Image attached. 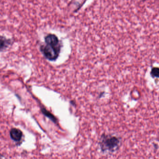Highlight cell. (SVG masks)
<instances>
[{"label": "cell", "mask_w": 159, "mask_h": 159, "mask_svg": "<svg viewBox=\"0 0 159 159\" xmlns=\"http://www.w3.org/2000/svg\"><path fill=\"white\" fill-rule=\"evenodd\" d=\"M45 44L41 47V51L48 60L55 61L57 58L61 51V45L57 37L49 34L45 39Z\"/></svg>", "instance_id": "1"}, {"label": "cell", "mask_w": 159, "mask_h": 159, "mask_svg": "<svg viewBox=\"0 0 159 159\" xmlns=\"http://www.w3.org/2000/svg\"><path fill=\"white\" fill-rule=\"evenodd\" d=\"M120 138L111 134H103L100 139V148L103 152L113 153L116 151L120 145Z\"/></svg>", "instance_id": "2"}, {"label": "cell", "mask_w": 159, "mask_h": 159, "mask_svg": "<svg viewBox=\"0 0 159 159\" xmlns=\"http://www.w3.org/2000/svg\"><path fill=\"white\" fill-rule=\"evenodd\" d=\"M10 137L14 141L19 142L22 138V133L19 129L14 128L12 129L10 131Z\"/></svg>", "instance_id": "3"}, {"label": "cell", "mask_w": 159, "mask_h": 159, "mask_svg": "<svg viewBox=\"0 0 159 159\" xmlns=\"http://www.w3.org/2000/svg\"><path fill=\"white\" fill-rule=\"evenodd\" d=\"M10 44V40H7L3 36H0V52L8 47Z\"/></svg>", "instance_id": "4"}, {"label": "cell", "mask_w": 159, "mask_h": 159, "mask_svg": "<svg viewBox=\"0 0 159 159\" xmlns=\"http://www.w3.org/2000/svg\"><path fill=\"white\" fill-rule=\"evenodd\" d=\"M151 74L153 77H159V68H154L152 69Z\"/></svg>", "instance_id": "5"}, {"label": "cell", "mask_w": 159, "mask_h": 159, "mask_svg": "<svg viewBox=\"0 0 159 159\" xmlns=\"http://www.w3.org/2000/svg\"><path fill=\"white\" fill-rule=\"evenodd\" d=\"M42 111H43V113L46 116H47L50 118V119H51L52 121H54V122H56V121H57V120L54 117V116H53L49 112H48L47 110L43 109V110H42Z\"/></svg>", "instance_id": "6"}]
</instances>
